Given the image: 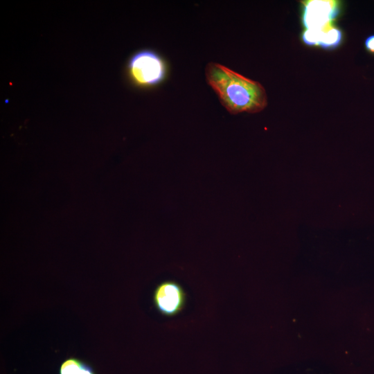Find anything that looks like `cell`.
Returning <instances> with one entry per match:
<instances>
[{"mask_svg": "<svg viewBox=\"0 0 374 374\" xmlns=\"http://www.w3.org/2000/svg\"><path fill=\"white\" fill-rule=\"evenodd\" d=\"M205 76L207 83L230 114L256 113L267 105L266 91L260 83L224 65L208 63Z\"/></svg>", "mask_w": 374, "mask_h": 374, "instance_id": "6da1fadb", "label": "cell"}, {"mask_svg": "<svg viewBox=\"0 0 374 374\" xmlns=\"http://www.w3.org/2000/svg\"><path fill=\"white\" fill-rule=\"evenodd\" d=\"M364 46L367 52L374 54V35H369L365 39Z\"/></svg>", "mask_w": 374, "mask_h": 374, "instance_id": "ba28073f", "label": "cell"}, {"mask_svg": "<svg viewBox=\"0 0 374 374\" xmlns=\"http://www.w3.org/2000/svg\"><path fill=\"white\" fill-rule=\"evenodd\" d=\"M322 30L306 29L302 34V40L308 46H319Z\"/></svg>", "mask_w": 374, "mask_h": 374, "instance_id": "52a82bcc", "label": "cell"}, {"mask_svg": "<svg viewBox=\"0 0 374 374\" xmlns=\"http://www.w3.org/2000/svg\"><path fill=\"white\" fill-rule=\"evenodd\" d=\"M129 75L140 87H150L163 81L166 75V64L157 53L150 50L137 52L132 56L128 65Z\"/></svg>", "mask_w": 374, "mask_h": 374, "instance_id": "7a4b0ae2", "label": "cell"}, {"mask_svg": "<svg viewBox=\"0 0 374 374\" xmlns=\"http://www.w3.org/2000/svg\"><path fill=\"white\" fill-rule=\"evenodd\" d=\"M342 36L341 30L332 24L329 25L323 29L319 46L324 49L335 48L341 44Z\"/></svg>", "mask_w": 374, "mask_h": 374, "instance_id": "8992f818", "label": "cell"}, {"mask_svg": "<svg viewBox=\"0 0 374 374\" xmlns=\"http://www.w3.org/2000/svg\"><path fill=\"white\" fill-rule=\"evenodd\" d=\"M59 374H96V373L93 368L84 361L70 357L62 363Z\"/></svg>", "mask_w": 374, "mask_h": 374, "instance_id": "5b68a950", "label": "cell"}, {"mask_svg": "<svg viewBox=\"0 0 374 374\" xmlns=\"http://www.w3.org/2000/svg\"><path fill=\"white\" fill-rule=\"evenodd\" d=\"M186 294L177 282L165 280L160 283L153 294V303L159 312L165 317H174L184 309Z\"/></svg>", "mask_w": 374, "mask_h": 374, "instance_id": "3957f363", "label": "cell"}, {"mask_svg": "<svg viewBox=\"0 0 374 374\" xmlns=\"http://www.w3.org/2000/svg\"><path fill=\"white\" fill-rule=\"evenodd\" d=\"M339 3L331 0H312L303 3V24L306 29L322 30L337 17Z\"/></svg>", "mask_w": 374, "mask_h": 374, "instance_id": "277c9868", "label": "cell"}]
</instances>
